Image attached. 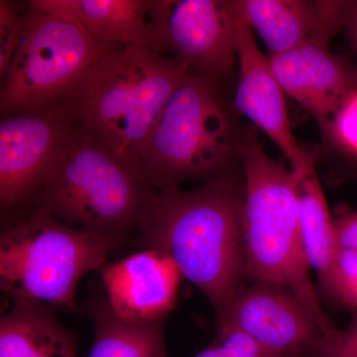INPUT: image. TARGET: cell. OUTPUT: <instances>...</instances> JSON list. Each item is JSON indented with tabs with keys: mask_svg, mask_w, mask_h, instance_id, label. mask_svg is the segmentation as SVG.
<instances>
[{
	"mask_svg": "<svg viewBox=\"0 0 357 357\" xmlns=\"http://www.w3.org/2000/svg\"><path fill=\"white\" fill-rule=\"evenodd\" d=\"M243 181L236 175L157 192L139 227L140 241L177 265L210 301L218 323L245 278Z\"/></svg>",
	"mask_w": 357,
	"mask_h": 357,
	"instance_id": "6da1fadb",
	"label": "cell"
},
{
	"mask_svg": "<svg viewBox=\"0 0 357 357\" xmlns=\"http://www.w3.org/2000/svg\"><path fill=\"white\" fill-rule=\"evenodd\" d=\"M248 128L241 150L245 277L287 289L325 335L337 332L319 302L301 231L299 176L266 153Z\"/></svg>",
	"mask_w": 357,
	"mask_h": 357,
	"instance_id": "7a4b0ae2",
	"label": "cell"
},
{
	"mask_svg": "<svg viewBox=\"0 0 357 357\" xmlns=\"http://www.w3.org/2000/svg\"><path fill=\"white\" fill-rule=\"evenodd\" d=\"M157 192L76 121L29 204L69 227L126 241L139 229Z\"/></svg>",
	"mask_w": 357,
	"mask_h": 357,
	"instance_id": "3957f363",
	"label": "cell"
},
{
	"mask_svg": "<svg viewBox=\"0 0 357 357\" xmlns=\"http://www.w3.org/2000/svg\"><path fill=\"white\" fill-rule=\"evenodd\" d=\"M220 82L192 75L162 110L148 135L141 173L155 191L234 175L246 130Z\"/></svg>",
	"mask_w": 357,
	"mask_h": 357,
	"instance_id": "277c9868",
	"label": "cell"
},
{
	"mask_svg": "<svg viewBox=\"0 0 357 357\" xmlns=\"http://www.w3.org/2000/svg\"><path fill=\"white\" fill-rule=\"evenodd\" d=\"M192 73L180 61L143 47L103 56L70 98L75 121L136 172L162 110Z\"/></svg>",
	"mask_w": 357,
	"mask_h": 357,
	"instance_id": "5b68a950",
	"label": "cell"
},
{
	"mask_svg": "<svg viewBox=\"0 0 357 357\" xmlns=\"http://www.w3.org/2000/svg\"><path fill=\"white\" fill-rule=\"evenodd\" d=\"M124 241L75 229L34 208L0 236V287L11 301L75 311L79 282Z\"/></svg>",
	"mask_w": 357,
	"mask_h": 357,
	"instance_id": "8992f818",
	"label": "cell"
},
{
	"mask_svg": "<svg viewBox=\"0 0 357 357\" xmlns=\"http://www.w3.org/2000/svg\"><path fill=\"white\" fill-rule=\"evenodd\" d=\"M117 47L28 1L24 34L0 82V115L70 100L96 63Z\"/></svg>",
	"mask_w": 357,
	"mask_h": 357,
	"instance_id": "52a82bcc",
	"label": "cell"
},
{
	"mask_svg": "<svg viewBox=\"0 0 357 357\" xmlns=\"http://www.w3.org/2000/svg\"><path fill=\"white\" fill-rule=\"evenodd\" d=\"M151 50L222 82L237 64L236 0H147Z\"/></svg>",
	"mask_w": 357,
	"mask_h": 357,
	"instance_id": "ba28073f",
	"label": "cell"
},
{
	"mask_svg": "<svg viewBox=\"0 0 357 357\" xmlns=\"http://www.w3.org/2000/svg\"><path fill=\"white\" fill-rule=\"evenodd\" d=\"M70 100L44 109L1 116L0 206L29 204L52 159L74 126Z\"/></svg>",
	"mask_w": 357,
	"mask_h": 357,
	"instance_id": "9c48e42d",
	"label": "cell"
},
{
	"mask_svg": "<svg viewBox=\"0 0 357 357\" xmlns=\"http://www.w3.org/2000/svg\"><path fill=\"white\" fill-rule=\"evenodd\" d=\"M222 326L245 333L275 357H314L325 337L292 292L263 282L239 289Z\"/></svg>",
	"mask_w": 357,
	"mask_h": 357,
	"instance_id": "30bf717a",
	"label": "cell"
},
{
	"mask_svg": "<svg viewBox=\"0 0 357 357\" xmlns=\"http://www.w3.org/2000/svg\"><path fill=\"white\" fill-rule=\"evenodd\" d=\"M236 60L239 73L231 102L234 112L268 136L294 171L301 172L316 165V154L303 147L294 135L286 93L275 77L269 57L260 50L252 30L241 18L237 28Z\"/></svg>",
	"mask_w": 357,
	"mask_h": 357,
	"instance_id": "8fae6325",
	"label": "cell"
},
{
	"mask_svg": "<svg viewBox=\"0 0 357 357\" xmlns=\"http://www.w3.org/2000/svg\"><path fill=\"white\" fill-rule=\"evenodd\" d=\"M328 44L314 40L268 56L284 93L312 115L321 131L357 91V68L332 53Z\"/></svg>",
	"mask_w": 357,
	"mask_h": 357,
	"instance_id": "7c38bea8",
	"label": "cell"
},
{
	"mask_svg": "<svg viewBox=\"0 0 357 357\" xmlns=\"http://www.w3.org/2000/svg\"><path fill=\"white\" fill-rule=\"evenodd\" d=\"M100 276L107 304L124 321L150 324L165 319L184 277L169 256L153 248L105 263Z\"/></svg>",
	"mask_w": 357,
	"mask_h": 357,
	"instance_id": "4fadbf2b",
	"label": "cell"
},
{
	"mask_svg": "<svg viewBox=\"0 0 357 357\" xmlns=\"http://www.w3.org/2000/svg\"><path fill=\"white\" fill-rule=\"evenodd\" d=\"M241 20L257 33L269 55L284 53L307 41L330 43L340 29L351 1L236 0Z\"/></svg>",
	"mask_w": 357,
	"mask_h": 357,
	"instance_id": "5bb4252c",
	"label": "cell"
},
{
	"mask_svg": "<svg viewBox=\"0 0 357 357\" xmlns=\"http://www.w3.org/2000/svg\"><path fill=\"white\" fill-rule=\"evenodd\" d=\"M29 3L79 26L102 43L151 48L147 0H30Z\"/></svg>",
	"mask_w": 357,
	"mask_h": 357,
	"instance_id": "9a60e30c",
	"label": "cell"
},
{
	"mask_svg": "<svg viewBox=\"0 0 357 357\" xmlns=\"http://www.w3.org/2000/svg\"><path fill=\"white\" fill-rule=\"evenodd\" d=\"M0 357H77V340L42 303L15 300L0 319Z\"/></svg>",
	"mask_w": 357,
	"mask_h": 357,
	"instance_id": "2e32d148",
	"label": "cell"
},
{
	"mask_svg": "<svg viewBox=\"0 0 357 357\" xmlns=\"http://www.w3.org/2000/svg\"><path fill=\"white\" fill-rule=\"evenodd\" d=\"M297 173L303 243L310 266L318 274L319 286L323 288L340 249L333 218L319 183L316 165Z\"/></svg>",
	"mask_w": 357,
	"mask_h": 357,
	"instance_id": "e0dca14e",
	"label": "cell"
},
{
	"mask_svg": "<svg viewBox=\"0 0 357 357\" xmlns=\"http://www.w3.org/2000/svg\"><path fill=\"white\" fill-rule=\"evenodd\" d=\"M93 344L88 357H169L165 344V319L135 324L117 317L109 304L93 311Z\"/></svg>",
	"mask_w": 357,
	"mask_h": 357,
	"instance_id": "ac0fdd59",
	"label": "cell"
},
{
	"mask_svg": "<svg viewBox=\"0 0 357 357\" xmlns=\"http://www.w3.org/2000/svg\"><path fill=\"white\" fill-rule=\"evenodd\" d=\"M325 294L357 314V252L340 248L328 274Z\"/></svg>",
	"mask_w": 357,
	"mask_h": 357,
	"instance_id": "d6986e66",
	"label": "cell"
},
{
	"mask_svg": "<svg viewBox=\"0 0 357 357\" xmlns=\"http://www.w3.org/2000/svg\"><path fill=\"white\" fill-rule=\"evenodd\" d=\"M27 4L0 0V82L6 77L24 34Z\"/></svg>",
	"mask_w": 357,
	"mask_h": 357,
	"instance_id": "ffe728a7",
	"label": "cell"
},
{
	"mask_svg": "<svg viewBox=\"0 0 357 357\" xmlns=\"http://www.w3.org/2000/svg\"><path fill=\"white\" fill-rule=\"evenodd\" d=\"M194 357H275L232 326L218 328L215 342Z\"/></svg>",
	"mask_w": 357,
	"mask_h": 357,
	"instance_id": "44dd1931",
	"label": "cell"
},
{
	"mask_svg": "<svg viewBox=\"0 0 357 357\" xmlns=\"http://www.w3.org/2000/svg\"><path fill=\"white\" fill-rule=\"evenodd\" d=\"M321 133L338 148L357 158V91L342 103Z\"/></svg>",
	"mask_w": 357,
	"mask_h": 357,
	"instance_id": "7402d4cb",
	"label": "cell"
},
{
	"mask_svg": "<svg viewBox=\"0 0 357 357\" xmlns=\"http://www.w3.org/2000/svg\"><path fill=\"white\" fill-rule=\"evenodd\" d=\"M314 357H357V314L345 330L325 335Z\"/></svg>",
	"mask_w": 357,
	"mask_h": 357,
	"instance_id": "603a6c76",
	"label": "cell"
},
{
	"mask_svg": "<svg viewBox=\"0 0 357 357\" xmlns=\"http://www.w3.org/2000/svg\"><path fill=\"white\" fill-rule=\"evenodd\" d=\"M338 248L357 252V211L333 218Z\"/></svg>",
	"mask_w": 357,
	"mask_h": 357,
	"instance_id": "cb8c5ba5",
	"label": "cell"
},
{
	"mask_svg": "<svg viewBox=\"0 0 357 357\" xmlns=\"http://www.w3.org/2000/svg\"><path fill=\"white\" fill-rule=\"evenodd\" d=\"M344 29L357 56V1H351V6L345 17Z\"/></svg>",
	"mask_w": 357,
	"mask_h": 357,
	"instance_id": "d4e9b609",
	"label": "cell"
}]
</instances>
